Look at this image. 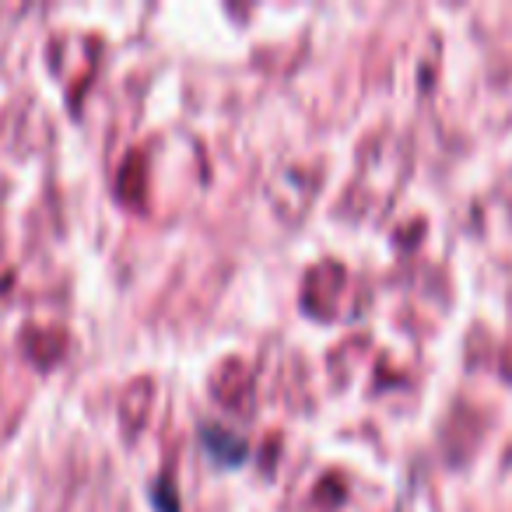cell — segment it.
<instances>
[{"label": "cell", "mask_w": 512, "mask_h": 512, "mask_svg": "<svg viewBox=\"0 0 512 512\" xmlns=\"http://www.w3.org/2000/svg\"><path fill=\"white\" fill-rule=\"evenodd\" d=\"M200 446H204V453L218 467H242L249 460V442L239 432H232L225 425H214V421L200 425Z\"/></svg>", "instance_id": "6da1fadb"}, {"label": "cell", "mask_w": 512, "mask_h": 512, "mask_svg": "<svg viewBox=\"0 0 512 512\" xmlns=\"http://www.w3.org/2000/svg\"><path fill=\"white\" fill-rule=\"evenodd\" d=\"M148 498L158 512H179V505H176L179 495H176V488H172V481H155L148 488Z\"/></svg>", "instance_id": "7a4b0ae2"}]
</instances>
